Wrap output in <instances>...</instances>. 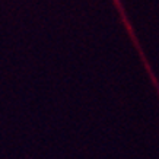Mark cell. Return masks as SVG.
I'll list each match as a JSON object with an SVG mask.
<instances>
[]
</instances>
